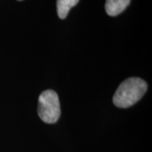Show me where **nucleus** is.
I'll return each mask as SVG.
<instances>
[{
    "label": "nucleus",
    "instance_id": "nucleus-3",
    "mask_svg": "<svg viewBox=\"0 0 152 152\" xmlns=\"http://www.w3.org/2000/svg\"><path fill=\"white\" fill-rule=\"evenodd\" d=\"M131 0H107L106 12L110 16H117L121 14L130 4Z\"/></svg>",
    "mask_w": 152,
    "mask_h": 152
},
{
    "label": "nucleus",
    "instance_id": "nucleus-4",
    "mask_svg": "<svg viewBox=\"0 0 152 152\" xmlns=\"http://www.w3.org/2000/svg\"><path fill=\"white\" fill-rule=\"evenodd\" d=\"M80 0H57V12L60 19H65L69 12Z\"/></svg>",
    "mask_w": 152,
    "mask_h": 152
},
{
    "label": "nucleus",
    "instance_id": "nucleus-5",
    "mask_svg": "<svg viewBox=\"0 0 152 152\" xmlns=\"http://www.w3.org/2000/svg\"><path fill=\"white\" fill-rule=\"evenodd\" d=\"M18 1H22V0H18Z\"/></svg>",
    "mask_w": 152,
    "mask_h": 152
},
{
    "label": "nucleus",
    "instance_id": "nucleus-1",
    "mask_svg": "<svg viewBox=\"0 0 152 152\" xmlns=\"http://www.w3.org/2000/svg\"><path fill=\"white\" fill-rule=\"evenodd\" d=\"M146 82L140 78L132 77L122 82L113 96L116 107L127 108L138 102L146 92Z\"/></svg>",
    "mask_w": 152,
    "mask_h": 152
},
{
    "label": "nucleus",
    "instance_id": "nucleus-2",
    "mask_svg": "<svg viewBox=\"0 0 152 152\" xmlns=\"http://www.w3.org/2000/svg\"><path fill=\"white\" fill-rule=\"evenodd\" d=\"M37 112L39 118L47 124H55L61 115L59 98L53 90H47L38 99Z\"/></svg>",
    "mask_w": 152,
    "mask_h": 152
}]
</instances>
